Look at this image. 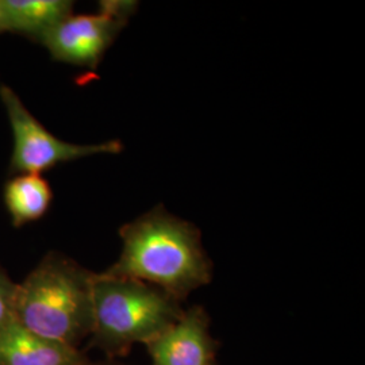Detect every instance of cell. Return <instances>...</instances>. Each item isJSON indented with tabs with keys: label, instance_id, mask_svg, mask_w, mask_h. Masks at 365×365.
Masks as SVG:
<instances>
[{
	"label": "cell",
	"instance_id": "obj_1",
	"mask_svg": "<svg viewBox=\"0 0 365 365\" xmlns=\"http://www.w3.org/2000/svg\"><path fill=\"white\" fill-rule=\"evenodd\" d=\"M119 260L105 274L160 288L175 299L207 284L211 267L195 227L157 207L125 225Z\"/></svg>",
	"mask_w": 365,
	"mask_h": 365
},
{
	"label": "cell",
	"instance_id": "obj_2",
	"mask_svg": "<svg viewBox=\"0 0 365 365\" xmlns=\"http://www.w3.org/2000/svg\"><path fill=\"white\" fill-rule=\"evenodd\" d=\"M92 277L64 256L48 255L16 284L15 322L43 339L76 348L92 331Z\"/></svg>",
	"mask_w": 365,
	"mask_h": 365
},
{
	"label": "cell",
	"instance_id": "obj_3",
	"mask_svg": "<svg viewBox=\"0 0 365 365\" xmlns=\"http://www.w3.org/2000/svg\"><path fill=\"white\" fill-rule=\"evenodd\" d=\"M182 312L178 300L160 288L111 274L92 277V334L111 352L157 337L173 325Z\"/></svg>",
	"mask_w": 365,
	"mask_h": 365
},
{
	"label": "cell",
	"instance_id": "obj_4",
	"mask_svg": "<svg viewBox=\"0 0 365 365\" xmlns=\"http://www.w3.org/2000/svg\"><path fill=\"white\" fill-rule=\"evenodd\" d=\"M0 99L7 110L14 135L10 173L41 175L60 163L95 155H117L123 149L115 140L96 145L64 143L33 117L10 87L0 86Z\"/></svg>",
	"mask_w": 365,
	"mask_h": 365
},
{
	"label": "cell",
	"instance_id": "obj_5",
	"mask_svg": "<svg viewBox=\"0 0 365 365\" xmlns=\"http://www.w3.org/2000/svg\"><path fill=\"white\" fill-rule=\"evenodd\" d=\"M135 7L133 1H101L99 13L68 16L41 43L56 61L96 69Z\"/></svg>",
	"mask_w": 365,
	"mask_h": 365
},
{
	"label": "cell",
	"instance_id": "obj_6",
	"mask_svg": "<svg viewBox=\"0 0 365 365\" xmlns=\"http://www.w3.org/2000/svg\"><path fill=\"white\" fill-rule=\"evenodd\" d=\"M152 365H212L205 313L194 307L148 344Z\"/></svg>",
	"mask_w": 365,
	"mask_h": 365
},
{
	"label": "cell",
	"instance_id": "obj_7",
	"mask_svg": "<svg viewBox=\"0 0 365 365\" xmlns=\"http://www.w3.org/2000/svg\"><path fill=\"white\" fill-rule=\"evenodd\" d=\"M83 361L75 346L43 339L18 322L0 330V365H78Z\"/></svg>",
	"mask_w": 365,
	"mask_h": 365
},
{
	"label": "cell",
	"instance_id": "obj_8",
	"mask_svg": "<svg viewBox=\"0 0 365 365\" xmlns=\"http://www.w3.org/2000/svg\"><path fill=\"white\" fill-rule=\"evenodd\" d=\"M0 6L4 31L19 33L39 42L73 10V1L68 0H0Z\"/></svg>",
	"mask_w": 365,
	"mask_h": 365
},
{
	"label": "cell",
	"instance_id": "obj_9",
	"mask_svg": "<svg viewBox=\"0 0 365 365\" xmlns=\"http://www.w3.org/2000/svg\"><path fill=\"white\" fill-rule=\"evenodd\" d=\"M52 197L51 185L41 175H19L4 187V203L16 227L43 217Z\"/></svg>",
	"mask_w": 365,
	"mask_h": 365
},
{
	"label": "cell",
	"instance_id": "obj_10",
	"mask_svg": "<svg viewBox=\"0 0 365 365\" xmlns=\"http://www.w3.org/2000/svg\"><path fill=\"white\" fill-rule=\"evenodd\" d=\"M16 284L0 268V330L15 322Z\"/></svg>",
	"mask_w": 365,
	"mask_h": 365
},
{
	"label": "cell",
	"instance_id": "obj_11",
	"mask_svg": "<svg viewBox=\"0 0 365 365\" xmlns=\"http://www.w3.org/2000/svg\"><path fill=\"white\" fill-rule=\"evenodd\" d=\"M4 31V24H3V14H1V6H0V33Z\"/></svg>",
	"mask_w": 365,
	"mask_h": 365
},
{
	"label": "cell",
	"instance_id": "obj_12",
	"mask_svg": "<svg viewBox=\"0 0 365 365\" xmlns=\"http://www.w3.org/2000/svg\"><path fill=\"white\" fill-rule=\"evenodd\" d=\"M78 365H91V364H87V363H84V361H83V363H81V364H78Z\"/></svg>",
	"mask_w": 365,
	"mask_h": 365
}]
</instances>
